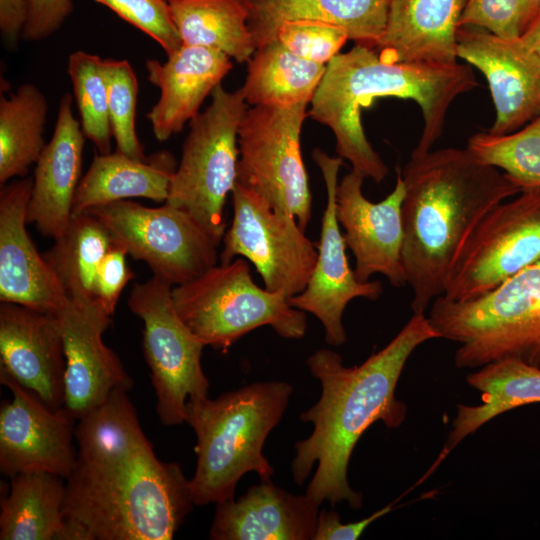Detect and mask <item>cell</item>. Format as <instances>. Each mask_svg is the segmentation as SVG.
<instances>
[{
  "label": "cell",
  "mask_w": 540,
  "mask_h": 540,
  "mask_svg": "<svg viewBox=\"0 0 540 540\" xmlns=\"http://www.w3.org/2000/svg\"><path fill=\"white\" fill-rule=\"evenodd\" d=\"M467 0H389L375 47L387 63H457V31Z\"/></svg>",
  "instance_id": "obj_24"
},
{
  "label": "cell",
  "mask_w": 540,
  "mask_h": 540,
  "mask_svg": "<svg viewBox=\"0 0 540 540\" xmlns=\"http://www.w3.org/2000/svg\"><path fill=\"white\" fill-rule=\"evenodd\" d=\"M439 338L424 313H413L398 334L362 364L346 367L333 350H316L306 360L308 369L322 386L315 405L300 414L311 422V435L295 443L291 462L294 481L301 485L314 464L316 471L306 495L318 505L331 506L343 501L359 509L363 496L349 484L347 471L354 447L362 434L376 421L397 428L405 420L407 406L395 390L404 366L417 347Z\"/></svg>",
  "instance_id": "obj_2"
},
{
  "label": "cell",
  "mask_w": 540,
  "mask_h": 540,
  "mask_svg": "<svg viewBox=\"0 0 540 540\" xmlns=\"http://www.w3.org/2000/svg\"><path fill=\"white\" fill-rule=\"evenodd\" d=\"M365 178L351 170L337 185L336 216L346 246L355 258L354 273L361 282L384 275L394 287L406 284L402 263V203L405 186L397 169L396 184L385 199L374 203L362 192Z\"/></svg>",
  "instance_id": "obj_17"
},
{
  "label": "cell",
  "mask_w": 540,
  "mask_h": 540,
  "mask_svg": "<svg viewBox=\"0 0 540 540\" xmlns=\"http://www.w3.org/2000/svg\"><path fill=\"white\" fill-rule=\"evenodd\" d=\"M524 0H467L459 27L474 26L504 38H518L528 25Z\"/></svg>",
  "instance_id": "obj_38"
},
{
  "label": "cell",
  "mask_w": 540,
  "mask_h": 540,
  "mask_svg": "<svg viewBox=\"0 0 540 540\" xmlns=\"http://www.w3.org/2000/svg\"><path fill=\"white\" fill-rule=\"evenodd\" d=\"M72 100V95L65 93L59 101L53 135L35 163L27 210L28 223L53 239L62 235L71 221L80 182L86 137L73 115Z\"/></svg>",
  "instance_id": "obj_22"
},
{
  "label": "cell",
  "mask_w": 540,
  "mask_h": 540,
  "mask_svg": "<svg viewBox=\"0 0 540 540\" xmlns=\"http://www.w3.org/2000/svg\"><path fill=\"white\" fill-rule=\"evenodd\" d=\"M256 48L274 40L285 21L335 25L355 44L375 49L386 25L389 0H245Z\"/></svg>",
  "instance_id": "obj_25"
},
{
  "label": "cell",
  "mask_w": 540,
  "mask_h": 540,
  "mask_svg": "<svg viewBox=\"0 0 540 540\" xmlns=\"http://www.w3.org/2000/svg\"><path fill=\"white\" fill-rule=\"evenodd\" d=\"M108 93V111L116 151L134 159L144 160L135 128L138 82L127 60H104Z\"/></svg>",
  "instance_id": "obj_35"
},
{
  "label": "cell",
  "mask_w": 540,
  "mask_h": 540,
  "mask_svg": "<svg viewBox=\"0 0 540 540\" xmlns=\"http://www.w3.org/2000/svg\"><path fill=\"white\" fill-rule=\"evenodd\" d=\"M174 306L192 333L222 353L240 338L262 326L281 337L302 338L306 314L289 298L258 286L242 257L214 265L199 277L172 287Z\"/></svg>",
  "instance_id": "obj_7"
},
{
  "label": "cell",
  "mask_w": 540,
  "mask_h": 540,
  "mask_svg": "<svg viewBox=\"0 0 540 540\" xmlns=\"http://www.w3.org/2000/svg\"><path fill=\"white\" fill-rule=\"evenodd\" d=\"M468 384L481 393L479 405L458 404L446 443L431 471L467 436L485 423L514 408L540 402V368L518 360L486 364L467 376Z\"/></svg>",
  "instance_id": "obj_27"
},
{
  "label": "cell",
  "mask_w": 540,
  "mask_h": 540,
  "mask_svg": "<svg viewBox=\"0 0 540 540\" xmlns=\"http://www.w3.org/2000/svg\"><path fill=\"white\" fill-rule=\"evenodd\" d=\"M57 315L66 362L64 407L78 420L101 405L115 390L129 392L133 379L117 354L103 341L111 316L102 308L68 299Z\"/></svg>",
  "instance_id": "obj_18"
},
{
  "label": "cell",
  "mask_w": 540,
  "mask_h": 540,
  "mask_svg": "<svg viewBox=\"0 0 540 540\" xmlns=\"http://www.w3.org/2000/svg\"><path fill=\"white\" fill-rule=\"evenodd\" d=\"M73 10L71 0H27L21 38L43 40L60 29Z\"/></svg>",
  "instance_id": "obj_40"
},
{
  "label": "cell",
  "mask_w": 540,
  "mask_h": 540,
  "mask_svg": "<svg viewBox=\"0 0 540 540\" xmlns=\"http://www.w3.org/2000/svg\"><path fill=\"white\" fill-rule=\"evenodd\" d=\"M152 37L167 56L177 51L182 40L172 20L167 0H95Z\"/></svg>",
  "instance_id": "obj_37"
},
{
  "label": "cell",
  "mask_w": 540,
  "mask_h": 540,
  "mask_svg": "<svg viewBox=\"0 0 540 540\" xmlns=\"http://www.w3.org/2000/svg\"><path fill=\"white\" fill-rule=\"evenodd\" d=\"M113 241L107 227L91 213L72 215L66 230L43 255L68 299L102 308L96 300L95 282Z\"/></svg>",
  "instance_id": "obj_30"
},
{
  "label": "cell",
  "mask_w": 540,
  "mask_h": 540,
  "mask_svg": "<svg viewBox=\"0 0 540 540\" xmlns=\"http://www.w3.org/2000/svg\"><path fill=\"white\" fill-rule=\"evenodd\" d=\"M64 480L48 472L10 477L9 494L0 502V539L69 540Z\"/></svg>",
  "instance_id": "obj_28"
},
{
  "label": "cell",
  "mask_w": 540,
  "mask_h": 540,
  "mask_svg": "<svg viewBox=\"0 0 540 540\" xmlns=\"http://www.w3.org/2000/svg\"><path fill=\"white\" fill-rule=\"evenodd\" d=\"M312 158L324 179L326 206L314 269L303 291L290 297L289 302L321 322L327 344L340 346L347 339L342 319L348 303L355 298L374 301L381 296L383 288L379 281H359L348 263L347 246L336 216L338 173L343 159L319 148L313 150Z\"/></svg>",
  "instance_id": "obj_14"
},
{
  "label": "cell",
  "mask_w": 540,
  "mask_h": 540,
  "mask_svg": "<svg viewBox=\"0 0 540 540\" xmlns=\"http://www.w3.org/2000/svg\"><path fill=\"white\" fill-rule=\"evenodd\" d=\"M232 222L223 236L220 263L240 256L251 262L264 287L290 298L306 287L317 247L297 220L275 211L253 190L236 182L231 192Z\"/></svg>",
  "instance_id": "obj_13"
},
{
  "label": "cell",
  "mask_w": 540,
  "mask_h": 540,
  "mask_svg": "<svg viewBox=\"0 0 540 540\" xmlns=\"http://www.w3.org/2000/svg\"><path fill=\"white\" fill-rule=\"evenodd\" d=\"M173 285L159 276L134 284L128 306L144 323L143 352L151 371L156 411L166 426L185 423L190 399L208 396L201 365L205 345L179 316Z\"/></svg>",
  "instance_id": "obj_10"
},
{
  "label": "cell",
  "mask_w": 540,
  "mask_h": 540,
  "mask_svg": "<svg viewBox=\"0 0 540 540\" xmlns=\"http://www.w3.org/2000/svg\"><path fill=\"white\" fill-rule=\"evenodd\" d=\"M176 168L174 157L166 151L144 160L117 151L95 154L78 184L72 215L129 198L166 202Z\"/></svg>",
  "instance_id": "obj_26"
},
{
  "label": "cell",
  "mask_w": 540,
  "mask_h": 540,
  "mask_svg": "<svg viewBox=\"0 0 540 540\" xmlns=\"http://www.w3.org/2000/svg\"><path fill=\"white\" fill-rule=\"evenodd\" d=\"M33 178L0 190V301L57 313L68 297L30 238L26 224Z\"/></svg>",
  "instance_id": "obj_20"
},
{
  "label": "cell",
  "mask_w": 540,
  "mask_h": 540,
  "mask_svg": "<svg viewBox=\"0 0 540 540\" xmlns=\"http://www.w3.org/2000/svg\"><path fill=\"white\" fill-rule=\"evenodd\" d=\"M75 439L63 503L69 540L173 539L194 505L190 480L158 459L128 391L78 419Z\"/></svg>",
  "instance_id": "obj_1"
},
{
  "label": "cell",
  "mask_w": 540,
  "mask_h": 540,
  "mask_svg": "<svg viewBox=\"0 0 540 540\" xmlns=\"http://www.w3.org/2000/svg\"><path fill=\"white\" fill-rule=\"evenodd\" d=\"M540 262V188L522 190L487 212L464 243L443 296H481Z\"/></svg>",
  "instance_id": "obj_12"
},
{
  "label": "cell",
  "mask_w": 540,
  "mask_h": 540,
  "mask_svg": "<svg viewBox=\"0 0 540 540\" xmlns=\"http://www.w3.org/2000/svg\"><path fill=\"white\" fill-rule=\"evenodd\" d=\"M182 43L223 52L239 63L256 51L245 0H167Z\"/></svg>",
  "instance_id": "obj_29"
},
{
  "label": "cell",
  "mask_w": 540,
  "mask_h": 540,
  "mask_svg": "<svg viewBox=\"0 0 540 540\" xmlns=\"http://www.w3.org/2000/svg\"><path fill=\"white\" fill-rule=\"evenodd\" d=\"M457 56L488 82L496 110L489 133L515 132L540 115V56L520 37L462 26L457 31Z\"/></svg>",
  "instance_id": "obj_16"
},
{
  "label": "cell",
  "mask_w": 540,
  "mask_h": 540,
  "mask_svg": "<svg viewBox=\"0 0 540 540\" xmlns=\"http://www.w3.org/2000/svg\"><path fill=\"white\" fill-rule=\"evenodd\" d=\"M65 354L57 313L0 302V371L48 407H64Z\"/></svg>",
  "instance_id": "obj_19"
},
{
  "label": "cell",
  "mask_w": 540,
  "mask_h": 540,
  "mask_svg": "<svg viewBox=\"0 0 540 540\" xmlns=\"http://www.w3.org/2000/svg\"><path fill=\"white\" fill-rule=\"evenodd\" d=\"M524 1L526 4L528 16H529V22H530L533 19V17L536 15L538 9L540 8V0H524Z\"/></svg>",
  "instance_id": "obj_44"
},
{
  "label": "cell",
  "mask_w": 540,
  "mask_h": 540,
  "mask_svg": "<svg viewBox=\"0 0 540 540\" xmlns=\"http://www.w3.org/2000/svg\"><path fill=\"white\" fill-rule=\"evenodd\" d=\"M308 104L253 106L238 131L237 182L263 197L275 211L294 217L304 231L312 214L300 140Z\"/></svg>",
  "instance_id": "obj_9"
},
{
  "label": "cell",
  "mask_w": 540,
  "mask_h": 540,
  "mask_svg": "<svg viewBox=\"0 0 540 540\" xmlns=\"http://www.w3.org/2000/svg\"><path fill=\"white\" fill-rule=\"evenodd\" d=\"M402 263L413 313L445 292L456 259L478 222L522 190L466 147L411 155L403 168Z\"/></svg>",
  "instance_id": "obj_3"
},
{
  "label": "cell",
  "mask_w": 540,
  "mask_h": 540,
  "mask_svg": "<svg viewBox=\"0 0 540 540\" xmlns=\"http://www.w3.org/2000/svg\"><path fill=\"white\" fill-rule=\"evenodd\" d=\"M319 505L270 480L252 485L238 499L216 504L212 540H313Z\"/></svg>",
  "instance_id": "obj_23"
},
{
  "label": "cell",
  "mask_w": 540,
  "mask_h": 540,
  "mask_svg": "<svg viewBox=\"0 0 540 540\" xmlns=\"http://www.w3.org/2000/svg\"><path fill=\"white\" fill-rule=\"evenodd\" d=\"M128 255L173 286L199 277L217 264L219 247L186 211L164 202L146 207L122 200L87 210Z\"/></svg>",
  "instance_id": "obj_11"
},
{
  "label": "cell",
  "mask_w": 540,
  "mask_h": 540,
  "mask_svg": "<svg viewBox=\"0 0 540 540\" xmlns=\"http://www.w3.org/2000/svg\"><path fill=\"white\" fill-rule=\"evenodd\" d=\"M48 104L34 84L24 83L0 100V184L25 177L46 143L43 138Z\"/></svg>",
  "instance_id": "obj_32"
},
{
  "label": "cell",
  "mask_w": 540,
  "mask_h": 540,
  "mask_svg": "<svg viewBox=\"0 0 540 540\" xmlns=\"http://www.w3.org/2000/svg\"><path fill=\"white\" fill-rule=\"evenodd\" d=\"M232 67L223 52L184 44L164 63L147 60V79L160 89L158 102L147 114L155 138L162 142L180 132Z\"/></svg>",
  "instance_id": "obj_21"
},
{
  "label": "cell",
  "mask_w": 540,
  "mask_h": 540,
  "mask_svg": "<svg viewBox=\"0 0 540 540\" xmlns=\"http://www.w3.org/2000/svg\"><path fill=\"white\" fill-rule=\"evenodd\" d=\"M126 250L115 240L104 256L95 282L98 304L110 316L113 315L122 290L134 278L127 265Z\"/></svg>",
  "instance_id": "obj_39"
},
{
  "label": "cell",
  "mask_w": 540,
  "mask_h": 540,
  "mask_svg": "<svg viewBox=\"0 0 540 540\" xmlns=\"http://www.w3.org/2000/svg\"><path fill=\"white\" fill-rule=\"evenodd\" d=\"M67 72L84 136L100 154L111 153L112 130L108 111V93L104 60L98 55L75 51L68 59Z\"/></svg>",
  "instance_id": "obj_34"
},
{
  "label": "cell",
  "mask_w": 540,
  "mask_h": 540,
  "mask_svg": "<svg viewBox=\"0 0 540 540\" xmlns=\"http://www.w3.org/2000/svg\"><path fill=\"white\" fill-rule=\"evenodd\" d=\"M428 319L439 338L459 343L457 368L507 359L540 368V262L476 298L438 296Z\"/></svg>",
  "instance_id": "obj_6"
},
{
  "label": "cell",
  "mask_w": 540,
  "mask_h": 540,
  "mask_svg": "<svg viewBox=\"0 0 540 540\" xmlns=\"http://www.w3.org/2000/svg\"><path fill=\"white\" fill-rule=\"evenodd\" d=\"M247 62L240 89L252 106L310 103L326 70V65L295 55L276 39L258 47Z\"/></svg>",
  "instance_id": "obj_31"
},
{
  "label": "cell",
  "mask_w": 540,
  "mask_h": 540,
  "mask_svg": "<svg viewBox=\"0 0 540 540\" xmlns=\"http://www.w3.org/2000/svg\"><path fill=\"white\" fill-rule=\"evenodd\" d=\"M467 148L484 164L502 169L521 190L540 188V115L515 132H479Z\"/></svg>",
  "instance_id": "obj_33"
},
{
  "label": "cell",
  "mask_w": 540,
  "mask_h": 540,
  "mask_svg": "<svg viewBox=\"0 0 540 540\" xmlns=\"http://www.w3.org/2000/svg\"><path fill=\"white\" fill-rule=\"evenodd\" d=\"M1 384L12 394L0 408V472H48L65 480L76 461V419L62 407L54 410L0 371Z\"/></svg>",
  "instance_id": "obj_15"
},
{
  "label": "cell",
  "mask_w": 540,
  "mask_h": 540,
  "mask_svg": "<svg viewBox=\"0 0 540 540\" xmlns=\"http://www.w3.org/2000/svg\"><path fill=\"white\" fill-rule=\"evenodd\" d=\"M27 0H0V30L5 42L15 45L26 18Z\"/></svg>",
  "instance_id": "obj_42"
},
{
  "label": "cell",
  "mask_w": 540,
  "mask_h": 540,
  "mask_svg": "<svg viewBox=\"0 0 540 540\" xmlns=\"http://www.w3.org/2000/svg\"><path fill=\"white\" fill-rule=\"evenodd\" d=\"M477 86L468 65L387 63L375 49L355 44L326 65L308 115L331 129L338 156L348 160L352 170L380 183L388 168L365 135L361 110L381 97L415 101L424 124L411 155H421L430 151L442 135L452 102Z\"/></svg>",
  "instance_id": "obj_4"
},
{
  "label": "cell",
  "mask_w": 540,
  "mask_h": 540,
  "mask_svg": "<svg viewBox=\"0 0 540 540\" xmlns=\"http://www.w3.org/2000/svg\"><path fill=\"white\" fill-rule=\"evenodd\" d=\"M399 500L396 499L366 518L349 523H342L335 510L323 509L319 512L313 540H356L371 523L397 508L395 504Z\"/></svg>",
  "instance_id": "obj_41"
},
{
  "label": "cell",
  "mask_w": 540,
  "mask_h": 540,
  "mask_svg": "<svg viewBox=\"0 0 540 540\" xmlns=\"http://www.w3.org/2000/svg\"><path fill=\"white\" fill-rule=\"evenodd\" d=\"M292 392L288 382H255L216 399L187 401L185 422L197 439L196 469L190 479L194 505L234 498L238 481L248 472L270 480L274 470L262 450Z\"/></svg>",
  "instance_id": "obj_5"
},
{
  "label": "cell",
  "mask_w": 540,
  "mask_h": 540,
  "mask_svg": "<svg viewBox=\"0 0 540 540\" xmlns=\"http://www.w3.org/2000/svg\"><path fill=\"white\" fill-rule=\"evenodd\" d=\"M520 39L540 56V8L524 29Z\"/></svg>",
  "instance_id": "obj_43"
},
{
  "label": "cell",
  "mask_w": 540,
  "mask_h": 540,
  "mask_svg": "<svg viewBox=\"0 0 540 540\" xmlns=\"http://www.w3.org/2000/svg\"><path fill=\"white\" fill-rule=\"evenodd\" d=\"M274 39L301 58L327 65L349 37L343 29L326 22L292 20L278 26Z\"/></svg>",
  "instance_id": "obj_36"
},
{
  "label": "cell",
  "mask_w": 540,
  "mask_h": 540,
  "mask_svg": "<svg viewBox=\"0 0 540 540\" xmlns=\"http://www.w3.org/2000/svg\"><path fill=\"white\" fill-rule=\"evenodd\" d=\"M239 88L219 84L208 107L189 122L166 203L188 212L219 246L227 229L224 207L237 182L238 131L247 111Z\"/></svg>",
  "instance_id": "obj_8"
}]
</instances>
